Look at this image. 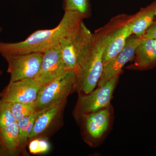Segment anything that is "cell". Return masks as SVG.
<instances>
[{
  "label": "cell",
  "mask_w": 156,
  "mask_h": 156,
  "mask_svg": "<svg viewBox=\"0 0 156 156\" xmlns=\"http://www.w3.org/2000/svg\"><path fill=\"white\" fill-rule=\"evenodd\" d=\"M85 18L77 12L65 11L61 21L55 28L36 31L22 41L13 43L0 42V54L2 56L43 53L59 44Z\"/></svg>",
  "instance_id": "obj_1"
},
{
  "label": "cell",
  "mask_w": 156,
  "mask_h": 156,
  "mask_svg": "<svg viewBox=\"0 0 156 156\" xmlns=\"http://www.w3.org/2000/svg\"><path fill=\"white\" fill-rule=\"evenodd\" d=\"M109 34L106 26L95 31L89 44L80 54L75 71V90L88 94L97 87L104 68L102 58L109 41Z\"/></svg>",
  "instance_id": "obj_2"
},
{
  "label": "cell",
  "mask_w": 156,
  "mask_h": 156,
  "mask_svg": "<svg viewBox=\"0 0 156 156\" xmlns=\"http://www.w3.org/2000/svg\"><path fill=\"white\" fill-rule=\"evenodd\" d=\"M75 72L68 70L55 80L42 85L37 99V111H41L66 102L68 95L75 90Z\"/></svg>",
  "instance_id": "obj_3"
},
{
  "label": "cell",
  "mask_w": 156,
  "mask_h": 156,
  "mask_svg": "<svg viewBox=\"0 0 156 156\" xmlns=\"http://www.w3.org/2000/svg\"><path fill=\"white\" fill-rule=\"evenodd\" d=\"M93 34L84 21L81 22L59 43L62 61L67 70L75 71L78 59L92 40Z\"/></svg>",
  "instance_id": "obj_4"
},
{
  "label": "cell",
  "mask_w": 156,
  "mask_h": 156,
  "mask_svg": "<svg viewBox=\"0 0 156 156\" xmlns=\"http://www.w3.org/2000/svg\"><path fill=\"white\" fill-rule=\"evenodd\" d=\"M134 15L121 14L117 15L106 24L109 33V41L104 52V66L116 56L132 35Z\"/></svg>",
  "instance_id": "obj_5"
},
{
  "label": "cell",
  "mask_w": 156,
  "mask_h": 156,
  "mask_svg": "<svg viewBox=\"0 0 156 156\" xmlns=\"http://www.w3.org/2000/svg\"><path fill=\"white\" fill-rule=\"evenodd\" d=\"M119 78L112 79L89 94L80 95L75 109L76 119H83L87 115L109 106Z\"/></svg>",
  "instance_id": "obj_6"
},
{
  "label": "cell",
  "mask_w": 156,
  "mask_h": 156,
  "mask_svg": "<svg viewBox=\"0 0 156 156\" xmlns=\"http://www.w3.org/2000/svg\"><path fill=\"white\" fill-rule=\"evenodd\" d=\"M43 56V53L2 55L8 62L10 82L35 79L40 71Z\"/></svg>",
  "instance_id": "obj_7"
},
{
  "label": "cell",
  "mask_w": 156,
  "mask_h": 156,
  "mask_svg": "<svg viewBox=\"0 0 156 156\" xmlns=\"http://www.w3.org/2000/svg\"><path fill=\"white\" fill-rule=\"evenodd\" d=\"M144 38L143 37L133 34L128 38L122 50L104 66L98 87H101L112 79L119 76L125 65L133 59L136 48Z\"/></svg>",
  "instance_id": "obj_8"
},
{
  "label": "cell",
  "mask_w": 156,
  "mask_h": 156,
  "mask_svg": "<svg viewBox=\"0 0 156 156\" xmlns=\"http://www.w3.org/2000/svg\"><path fill=\"white\" fill-rule=\"evenodd\" d=\"M41 86L35 79L9 82L0 93V99L7 102H35L37 101Z\"/></svg>",
  "instance_id": "obj_9"
},
{
  "label": "cell",
  "mask_w": 156,
  "mask_h": 156,
  "mask_svg": "<svg viewBox=\"0 0 156 156\" xmlns=\"http://www.w3.org/2000/svg\"><path fill=\"white\" fill-rule=\"evenodd\" d=\"M67 71L62 61L58 44L43 52L40 71L35 79L42 85H44L55 80Z\"/></svg>",
  "instance_id": "obj_10"
},
{
  "label": "cell",
  "mask_w": 156,
  "mask_h": 156,
  "mask_svg": "<svg viewBox=\"0 0 156 156\" xmlns=\"http://www.w3.org/2000/svg\"><path fill=\"white\" fill-rule=\"evenodd\" d=\"M132 60L133 63L128 66V69L141 70L155 66L156 39L144 38L136 48Z\"/></svg>",
  "instance_id": "obj_11"
},
{
  "label": "cell",
  "mask_w": 156,
  "mask_h": 156,
  "mask_svg": "<svg viewBox=\"0 0 156 156\" xmlns=\"http://www.w3.org/2000/svg\"><path fill=\"white\" fill-rule=\"evenodd\" d=\"M110 118L109 106L84 117L86 130L94 139L101 137L108 128Z\"/></svg>",
  "instance_id": "obj_12"
},
{
  "label": "cell",
  "mask_w": 156,
  "mask_h": 156,
  "mask_svg": "<svg viewBox=\"0 0 156 156\" xmlns=\"http://www.w3.org/2000/svg\"><path fill=\"white\" fill-rule=\"evenodd\" d=\"M156 20V1L144 8H141L134 14L132 34L143 36L145 31Z\"/></svg>",
  "instance_id": "obj_13"
},
{
  "label": "cell",
  "mask_w": 156,
  "mask_h": 156,
  "mask_svg": "<svg viewBox=\"0 0 156 156\" xmlns=\"http://www.w3.org/2000/svg\"><path fill=\"white\" fill-rule=\"evenodd\" d=\"M65 102L58 104L39 112L35 121L33 128L29 136L28 140H31L43 134L50 127L55 118L61 111Z\"/></svg>",
  "instance_id": "obj_14"
},
{
  "label": "cell",
  "mask_w": 156,
  "mask_h": 156,
  "mask_svg": "<svg viewBox=\"0 0 156 156\" xmlns=\"http://www.w3.org/2000/svg\"><path fill=\"white\" fill-rule=\"evenodd\" d=\"M0 141L7 150L15 155L18 154L20 143L17 122L0 129Z\"/></svg>",
  "instance_id": "obj_15"
},
{
  "label": "cell",
  "mask_w": 156,
  "mask_h": 156,
  "mask_svg": "<svg viewBox=\"0 0 156 156\" xmlns=\"http://www.w3.org/2000/svg\"><path fill=\"white\" fill-rule=\"evenodd\" d=\"M39 114V112L36 111L34 113L27 116L22 119L17 121L19 128L20 143V150L24 147L28 140L29 136L33 128L35 121Z\"/></svg>",
  "instance_id": "obj_16"
},
{
  "label": "cell",
  "mask_w": 156,
  "mask_h": 156,
  "mask_svg": "<svg viewBox=\"0 0 156 156\" xmlns=\"http://www.w3.org/2000/svg\"><path fill=\"white\" fill-rule=\"evenodd\" d=\"M63 8L65 11L77 12L86 18L91 14L90 0H63Z\"/></svg>",
  "instance_id": "obj_17"
},
{
  "label": "cell",
  "mask_w": 156,
  "mask_h": 156,
  "mask_svg": "<svg viewBox=\"0 0 156 156\" xmlns=\"http://www.w3.org/2000/svg\"><path fill=\"white\" fill-rule=\"evenodd\" d=\"M9 103L12 113L17 122L37 111V101L31 103Z\"/></svg>",
  "instance_id": "obj_18"
},
{
  "label": "cell",
  "mask_w": 156,
  "mask_h": 156,
  "mask_svg": "<svg viewBox=\"0 0 156 156\" xmlns=\"http://www.w3.org/2000/svg\"><path fill=\"white\" fill-rule=\"evenodd\" d=\"M16 122L9 102L0 99V129Z\"/></svg>",
  "instance_id": "obj_19"
},
{
  "label": "cell",
  "mask_w": 156,
  "mask_h": 156,
  "mask_svg": "<svg viewBox=\"0 0 156 156\" xmlns=\"http://www.w3.org/2000/svg\"><path fill=\"white\" fill-rule=\"evenodd\" d=\"M50 148V144L44 139H37V154L43 153L48 151Z\"/></svg>",
  "instance_id": "obj_20"
},
{
  "label": "cell",
  "mask_w": 156,
  "mask_h": 156,
  "mask_svg": "<svg viewBox=\"0 0 156 156\" xmlns=\"http://www.w3.org/2000/svg\"><path fill=\"white\" fill-rule=\"evenodd\" d=\"M142 37L145 38L156 39V20L146 30Z\"/></svg>",
  "instance_id": "obj_21"
},
{
  "label": "cell",
  "mask_w": 156,
  "mask_h": 156,
  "mask_svg": "<svg viewBox=\"0 0 156 156\" xmlns=\"http://www.w3.org/2000/svg\"><path fill=\"white\" fill-rule=\"evenodd\" d=\"M15 155L11 152L7 150L0 141V156H14Z\"/></svg>",
  "instance_id": "obj_22"
},
{
  "label": "cell",
  "mask_w": 156,
  "mask_h": 156,
  "mask_svg": "<svg viewBox=\"0 0 156 156\" xmlns=\"http://www.w3.org/2000/svg\"><path fill=\"white\" fill-rule=\"evenodd\" d=\"M2 71L0 70V76H1L2 75Z\"/></svg>",
  "instance_id": "obj_23"
},
{
  "label": "cell",
  "mask_w": 156,
  "mask_h": 156,
  "mask_svg": "<svg viewBox=\"0 0 156 156\" xmlns=\"http://www.w3.org/2000/svg\"><path fill=\"white\" fill-rule=\"evenodd\" d=\"M2 28H1V27H0V32H1V31H2Z\"/></svg>",
  "instance_id": "obj_24"
}]
</instances>
